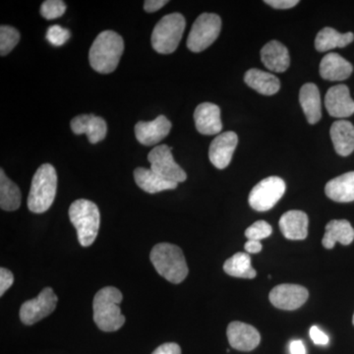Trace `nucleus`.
Returning <instances> with one entry per match:
<instances>
[{
    "label": "nucleus",
    "instance_id": "obj_24",
    "mask_svg": "<svg viewBox=\"0 0 354 354\" xmlns=\"http://www.w3.org/2000/svg\"><path fill=\"white\" fill-rule=\"evenodd\" d=\"M354 241V228L346 220H333L326 225L322 244L326 249H333L337 242L349 245Z\"/></svg>",
    "mask_w": 354,
    "mask_h": 354
},
{
    "label": "nucleus",
    "instance_id": "obj_18",
    "mask_svg": "<svg viewBox=\"0 0 354 354\" xmlns=\"http://www.w3.org/2000/svg\"><path fill=\"white\" fill-rule=\"evenodd\" d=\"M308 216L302 211L286 212L279 220V228L283 236L290 241H304L308 235Z\"/></svg>",
    "mask_w": 354,
    "mask_h": 354
},
{
    "label": "nucleus",
    "instance_id": "obj_9",
    "mask_svg": "<svg viewBox=\"0 0 354 354\" xmlns=\"http://www.w3.org/2000/svg\"><path fill=\"white\" fill-rule=\"evenodd\" d=\"M57 302L58 298L53 288H44L38 297L22 304L19 312L21 322L27 326L39 322L55 311Z\"/></svg>",
    "mask_w": 354,
    "mask_h": 354
},
{
    "label": "nucleus",
    "instance_id": "obj_41",
    "mask_svg": "<svg viewBox=\"0 0 354 354\" xmlns=\"http://www.w3.org/2000/svg\"><path fill=\"white\" fill-rule=\"evenodd\" d=\"M353 324L354 325V314H353Z\"/></svg>",
    "mask_w": 354,
    "mask_h": 354
},
{
    "label": "nucleus",
    "instance_id": "obj_31",
    "mask_svg": "<svg viewBox=\"0 0 354 354\" xmlns=\"http://www.w3.org/2000/svg\"><path fill=\"white\" fill-rule=\"evenodd\" d=\"M66 4L62 0H46L41 6V16L46 20L62 17L66 11Z\"/></svg>",
    "mask_w": 354,
    "mask_h": 354
},
{
    "label": "nucleus",
    "instance_id": "obj_38",
    "mask_svg": "<svg viewBox=\"0 0 354 354\" xmlns=\"http://www.w3.org/2000/svg\"><path fill=\"white\" fill-rule=\"evenodd\" d=\"M167 3H169L167 0H147L144 2V10L148 13L157 12Z\"/></svg>",
    "mask_w": 354,
    "mask_h": 354
},
{
    "label": "nucleus",
    "instance_id": "obj_26",
    "mask_svg": "<svg viewBox=\"0 0 354 354\" xmlns=\"http://www.w3.org/2000/svg\"><path fill=\"white\" fill-rule=\"evenodd\" d=\"M244 82L256 92L265 95L277 94L281 88L278 77L260 69L248 70L244 76Z\"/></svg>",
    "mask_w": 354,
    "mask_h": 354
},
{
    "label": "nucleus",
    "instance_id": "obj_25",
    "mask_svg": "<svg viewBox=\"0 0 354 354\" xmlns=\"http://www.w3.org/2000/svg\"><path fill=\"white\" fill-rule=\"evenodd\" d=\"M325 193L335 202L354 201V171L346 172L326 184Z\"/></svg>",
    "mask_w": 354,
    "mask_h": 354
},
{
    "label": "nucleus",
    "instance_id": "obj_10",
    "mask_svg": "<svg viewBox=\"0 0 354 354\" xmlns=\"http://www.w3.org/2000/svg\"><path fill=\"white\" fill-rule=\"evenodd\" d=\"M172 148L167 145L155 147L148 155L151 169L167 180L180 183L187 179L186 172L176 164L171 153Z\"/></svg>",
    "mask_w": 354,
    "mask_h": 354
},
{
    "label": "nucleus",
    "instance_id": "obj_22",
    "mask_svg": "<svg viewBox=\"0 0 354 354\" xmlns=\"http://www.w3.org/2000/svg\"><path fill=\"white\" fill-rule=\"evenodd\" d=\"M330 138L335 152L342 157H348L354 151V127L348 120H337L333 123L330 130Z\"/></svg>",
    "mask_w": 354,
    "mask_h": 354
},
{
    "label": "nucleus",
    "instance_id": "obj_34",
    "mask_svg": "<svg viewBox=\"0 0 354 354\" xmlns=\"http://www.w3.org/2000/svg\"><path fill=\"white\" fill-rule=\"evenodd\" d=\"M14 277L12 272L6 268L0 269V297H3L4 293L13 285Z\"/></svg>",
    "mask_w": 354,
    "mask_h": 354
},
{
    "label": "nucleus",
    "instance_id": "obj_1",
    "mask_svg": "<svg viewBox=\"0 0 354 354\" xmlns=\"http://www.w3.org/2000/svg\"><path fill=\"white\" fill-rule=\"evenodd\" d=\"M124 50V41L114 31L97 35L88 51V62L95 71L101 74L113 73L118 68Z\"/></svg>",
    "mask_w": 354,
    "mask_h": 354
},
{
    "label": "nucleus",
    "instance_id": "obj_3",
    "mask_svg": "<svg viewBox=\"0 0 354 354\" xmlns=\"http://www.w3.org/2000/svg\"><path fill=\"white\" fill-rule=\"evenodd\" d=\"M151 262L158 274L172 283H183L188 276L183 250L171 243H158L151 251Z\"/></svg>",
    "mask_w": 354,
    "mask_h": 354
},
{
    "label": "nucleus",
    "instance_id": "obj_6",
    "mask_svg": "<svg viewBox=\"0 0 354 354\" xmlns=\"http://www.w3.org/2000/svg\"><path fill=\"white\" fill-rule=\"evenodd\" d=\"M185 26L186 21L183 14L171 13L164 16L153 28V50L162 55L174 53L183 39Z\"/></svg>",
    "mask_w": 354,
    "mask_h": 354
},
{
    "label": "nucleus",
    "instance_id": "obj_17",
    "mask_svg": "<svg viewBox=\"0 0 354 354\" xmlns=\"http://www.w3.org/2000/svg\"><path fill=\"white\" fill-rule=\"evenodd\" d=\"M195 125L198 132L203 135L218 134L223 129L221 120V109L212 102H203L195 109Z\"/></svg>",
    "mask_w": 354,
    "mask_h": 354
},
{
    "label": "nucleus",
    "instance_id": "obj_39",
    "mask_svg": "<svg viewBox=\"0 0 354 354\" xmlns=\"http://www.w3.org/2000/svg\"><path fill=\"white\" fill-rule=\"evenodd\" d=\"M262 248L263 246L261 242L256 241H248L246 242L245 245H244V249L249 254L259 253L262 251Z\"/></svg>",
    "mask_w": 354,
    "mask_h": 354
},
{
    "label": "nucleus",
    "instance_id": "obj_32",
    "mask_svg": "<svg viewBox=\"0 0 354 354\" xmlns=\"http://www.w3.org/2000/svg\"><path fill=\"white\" fill-rule=\"evenodd\" d=\"M272 234V228L267 221H258L245 230V236L248 241H260L267 239Z\"/></svg>",
    "mask_w": 354,
    "mask_h": 354
},
{
    "label": "nucleus",
    "instance_id": "obj_37",
    "mask_svg": "<svg viewBox=\"0 0 354 354\" xmlns=\"http://www.w3.org/2000/svg\"><path fill=\"white\" fill-rule=\"evenodd\" d=\"M266 4L276 9H290L297 6L299 1L298 0H266Z\"/></svg>",
    "mask_w": 354,
    "mask_h": 354
},
{
    "label": "nucleus",
    "instance_id": "obj_11",
    "mask_svg": "<svg viewBox=\"0 0 354 354\" xmlns=\"http://www.w3.org/2000/svg\"><path fill=\"white\" fill-rule=\"evenodd\" d=\"M308 297V290L304 286L291 283L274 286L269 295L270 301L276 308L288 311L300 308Z\"/></svg>",
    "mask_w": 354,
    "mask_h": 354
},
{
    "label": "nucleus",
    "instance_id": "obj_2",
    "mask_svg": "<svg viewBox=\"0 0 354 354\" xmlns=\"http://www.w3.org/2000/svg\"><path fill=\"white\" fill-rule=\"evenodd\" d=\"M122 299V293L113 286H106L97 291L93 300V317L100 330L115 332L124 325L125 317L121 314L120 307Z\"/></svg>",
    "mask_w": 354,
    "mask_h": 354
},
{
    "label": "nucleus",
    "instance_id": "obj_13",
    "mask_svg": "<svg viewBox=\"0 0 354 354\" xmlns=\"http://www.w3.org/2000/svg\"><path fill=\"white\" fill-rule=\"evenodd\" d=\"M171 129V121L160 115L153 121H139L135 125V135L142 145L155 146L169 134Z\"/></svg>",
    "mask_w": 354,
    "mask_h": 354
},
{
    "label": "nucleus",
    "instance_id": "obj_27",
    "mask_svg": "<svg viewBox=\"0 0 354 354\" xmlns=\"http://www.w3.org/2000/svg\"><path fill=\"white\" fill-rule=\"evenodd\" d=\"M353 32L341 34L333 28L326 27L317 34L315 48L320 53H325V51L334 50L335 48H344L353 43Z\"/></svg>",
    "mask_w": 354,
    "mask_h": 354
},
{
    "label": "nucleus",
    "instance_id": "obj_33",
    "mask_svg": "<svg viewBox=\"0 0 354 354\" xmlns=\"http://www.w3.org/2000/svg\"><path fill=\"white\" fill-rule=\"evenodd\" d=\"M69 30L64 29V28L60 27L58 25L50 26L46 32V39L51 44L55 46H64L65 43L70 39Z\"/></svg>",
    "mask_w": 354,
    "mask_h": 354
},
{
    "label": "nucleus",
    "instance_id": "obj_7",
    "mask_svg": "<svg viewBox=\"0 0 354 354\" xmlns=\"http://www.w3.org/2000/svg\"><path fill=\"white\" fill-rule=\"evenodd\" d=\"M221 29L220 16L203 13L195 20L187 39V48L193 53H201L218 38Z\"/></svg>",
    "mask_w": 354,
    "mask_h": 354
},
{
    "label": "nucleus",
    "instance_id": "obj_5",
    "mask_svg": "<svg viewBox=\"0 0 354 354\" xmlns=\"http://www.w3.org/2000/svg\"><path fill=\"white\" fill-rule=\"evenodd\" d=\"M69 218L77 230V237L83 247L92 245L97 239L101 214L94 202L76 200L69 208Z\"/></svg>",
    "mask_w": 354,
    "mask_h": 354
},
{
    "label": "nucleus",
    "instance_id": "obj_23",
    "mask_svg": "<svg viewBox=\"0 0 354 354\" xmlns=\"http://www.w3.org/2000/svg\"><path fill=\"white\" fill-rule=\"evenodd\" d=\"M134 179L138 187L149 193L156 194L165 190L176 189L178 183L167 180L164 177L158 176L151 169L137 167L134 171Z\"/></svg>",
    "mask_w": 354,
    "mask_h": 354
},
{
    "label": "nucleus",
    "instance_id": "obj_20",
    "mask_svg": "<svg viewBox=\"0 0 354 354\" xmlns=\"http://www.w3.org/2000/svg\"><path fill=\"white\" fill-rule=\"evenodd\" d=\"M353 71V64L335 53L326 55L319 67L321 77L328 81L346 80Z\"/></svg>",
    "mask_w": 354,
    "mask_h": 354
},
{
    "label": "nucleus",
    "instance_id": "obj_29",
    "mask_svg": "<svg viewBox=\"0 0 354 354\" xmlns=\"http://www.w3.org/2000/svg\"><path fill=\"white\" fill-rule=\"evenodd\" d=\"M223 271L234 278L254 279L257 272L251 266V258L249 254L239 252L225 261Z\"/></svg>",
    "mask_w": 354,
    "mask_h": 354
},
{
    "label": "nucleus",
    "instance_id": "obj_12",
    "mask_svg": "<svg viewBox=\"0 0 354 354\" xmlns=\"http://www.w3.org/2000/svg\"><path fill=\"white\" fill-rule=\"evenodd\" d=\"M239 144L236 133L228 131L218 135L209 149V158L216 169H223L232 162V156Z\"/></svg>",
    "mask_w": 354,
    "mask_h": 354
},
{
    "label": "nucleus",
    "instance_id": "obj_40",
    "mask_svg": "<svg viewBox=\"0 0 354 354\" xmlns=\"http://www.w3.org/2000/svg\"><path fill=\"white\" fill-rule=\"evenodd\" d=\"M290 354H306L304 344L301 341H293L290 342Z\"/></svg>",
    "mask_w": 354,
    "mask_h": 354
},
{
    "label": "nucleus",
    "instance_id": "obj_4",
    "mask_svg": "<svg viewBox=\"0 0 354 354\" xmlns=\"http://www.w3.org/2000/svg\"><path fill=\"white\" fill-rule=\"evenodd\" d=\"M57 189V174L55 167L44 164L32 177L28 197V208L35 214H43L50 208Z\"/></svg>",
    "mask_w": 354,
    "mask_h": 354
},
{
    "label": "nucleus",
    "instance_id": "obj_8",
    "mask_svg": "<svg viewBox=\"0 0 354 354\" xmlns=\"http://www.w3.org/2000/svg\"><path fill=\"white\" fill-rule=\"evenodd\" d=\"M286 189V183L281 177H267L251 190L248 197L249 205L255 211H269L281 199Z\"/></svg>",
    "mask_w": 354,
    "mask_h": 354
},
{
    "label": "nucleus",
    "instance_id": "obj_21",
    "mask_svg": "<svg viewBox=\"0 0 354 354\" xmlns=\"http://www.w3.org/2000/svg\"><path fill=\"white\" fill-rule=\"evenodd\" d=\"M299 102L310 124H316L322 118V104L318 87L313 83L304 84L300 88Z\"/></svg>",
    "mask_w": 354,
    "mask_h": 354
},
{
    "label": "nucleus",
    "instance_id": "obj_14",
    "mask_svg": "<svg viewBox=\"0 0 354 354\" xmlns=\"http://www.w3.org/2000/svg\"><path fill=\"white\" fill-rule=\"evenodd\" d=\"M325 106L330 116L346 118L354 113V101L346 85H337L329 88L325 97Z\"/></svg>",
    "mask_w": 354,
    "mask_h": 354
},
{
    "label": "nucleus",
    "instance_id": "obj_35",
    "mask_svg": "<svg viewBox=\"0 0 354 354\" xmlns=\"http://www.w3.org/2000/svg\"><path fill=\"white\" fill-rule=\"evenodd\" d=\"M310 337H311L312 341H313L315 344H320V346H326V344H329V337L319 329L316 326H313L310 329Z\"/></svg>",
    "mask_w": 354,
    "mask_h": 354
},
{
    "label": "nucleus",
    "instance_id": "obj_15",
    "mask_svg": "<svg viewBox=\"0 0 354 354\" xmlns=\"http://www.w3.org/2000/svg\"><path fill=\"white\" fill-rule=\"evenodd\" d=\"M227 335L230 346L236 351H253L261 342L259 332L253 326L239 321L228 325Z\"/></svg>",
    "mask_w": 354,
    "mask_h": 354
},
{
    "label": "nucleus",
    "instance_id": "obj_28",
    "mask_svg": "<svg viewBox=\"0 0 354 354\" xmlns=\"http://www.w3.org/2000/svg\"><path fill=\"white\" fill-rule=\"evenodd\" d=\"M21 191L6 176L3 169L0 171V207L3 211L13 212L20 208Z\"/></svg>",
    "mask_w": 354,
    "mask_h": 354
},
{
    "label": "nucleus",
    "instance_id": "obj_36",
    "mask_svg": "<svg viewBox=\"0 0 354 354\" xmlns=\"http://www.w3.org/2000/svg\"><path fill=\"white\" fill-rule=\"evenodd\" d=\"M152 354H181V348L174 342H167L156 348Z\"/></svg>",
    "mask_w": 354,
    "mask_h": 354
},
{
    "label": "nucleus",
    "instance_id": "obj_16",
    "mask_svg": "<svg viewBox=\"0 0 354 354\" xmlns=\"http://www.w3.org/2000/svg\"><path fill=\"white\" fill-rule=\"evenodd\" d=\"M71 129L76 135L86 134L91 144H97L106 138L108 125L106 120L95 114H80L71 120Z\"/></svg>",
    "mask_w": 354,
    "mask_h": 354
},
{
    "label": "nucleus",
    "instance_id": "obj_30",
    "mask_svg": "<svg viewBox=\"0 0 354 354\" xmlns=\"http://www.w3.org/2000/svg\"><path fill=\"white\" fill-rule=\"evenodd\" d=\"M20 41V32L11 26L0 27V55H8Z\"/></svg>",
    "mask_w": 354,
    "mask_h": 354
},
{
    "label": "nucleus",
    "instance_id": "obj_19",
    "mask_svg": "<svg viewBox=\"0 0 354 354\" xmlns=\"http://www.w3.org/2000/svg\"><path fill=\"white\" fill-rule=\"evenodd\" d=\"M261 59L268 69L276 73L286 71L290 64V53L283 44L271 41L261 50Z\"/></svg>",
    "mask_w": 354,
    "mask_h": 354
}]
</instances>
